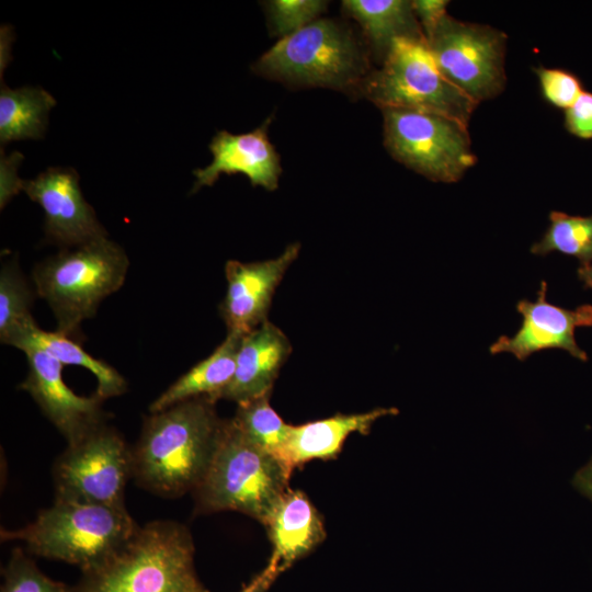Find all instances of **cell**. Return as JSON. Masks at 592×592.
<instances>
[{
  "instance_id": "cell-1",
  "label": "cell",
  "mask_w": 592,
  "mask_h": 592,
  "mask_svg": "<svg viewBox=\"0 0 592 592\" xmlns=\"http://www.w3.org/2000/svg\"><path fill=\"white\" fill-rule=\"evenodd\" d=\"M215 403L197 397L146 417L132 448V478L139 487L164 498H178L198 487L225 423Z\"/></svg>"
},
{
  "instance_id": "cell-2",
  "label": "cell",
  "mask_w": 592,
  "mask_h": 592,
  "mask_svg": "<svg viewBox=\"0 0 592 592\" xmlns=\"http://www.w3.org/2000/svg\"><path fill=\"white\" fill-rule=\"evenodd\" d=\"M73 592H207L194 566L189 530L158 520L96 566L82 571Z\"/></svg>"
},
{
  "instance_id": "cell-3",
  "label": "cell",
  "mask_w": 592,
  "mask_h": 592,
  "mask_svg": "<svg viewBox=\"0 0 592 592\" xmlns=\"http://www.w3.org/2000/svg\"><path fill=\"white\" fill-rule=\"evenodd\" d=\"M371 50L346 23L318 19L281 38L253 65L259 76L293 87H321L356 94L373 70Z\"/></svg>"
},
{
  "instance_id": "cell-4",
  "label": "cell",
  "mask_w": 592,
  "mask_h": 592,
  "mask_svg": "<svg viewBox=\"0 0 592 592\" xmlns=\"http://www.w3.org/2000/svg\"><path fill=\"white\" fill-rule=\"evenodd\" d=\"M138 524L125 506L55 499L24 527L0 532L2 542H22L30 554L87 570L122 547Z\"/></svg>"
},
{
  "instance_id": "cell-5",
  "label": "cell",
  "mask_w": 592,
  "mask_h": 592,
  "mask_svg": "<svg viewBox=\"0 0 592 592\" xmlns=\"http://www.w3.org/2000/svg\"><path fill=\"white\" fill-rule=\"evenodd\" d=\"M128 266L124 249L101 237L39 262L32 274L34 289L50 307L56 331L75 339L101 301L122 287Z\"/></svg>"
},
{
  "instance_id": "cell-6",
  "label": "cell",
  "mask_w": 592,
  "mask_h": 592,
  "mask_svg": "<svg viewBox=\"0 0 592 592\" xmlns=\"http://www.w3.org/2000/svg\"><path fill=\"white\" fill-rule=\"evenodd\" d=\"M291 471L226 420L209 467L193 491L197 512L237 511L265 523Z\"/></svg>"
},
{
  "instance_id": "cell-7",
  "label": "cell",
  "mask_w": 592,
  "mask_h": 592,
  "mask_svg": "<svg viewBox=\"0 0 592 592\" xmlns=\"http://www.w3.org/2000/svg\"><path fill=\"white\" fill-rule=\"evenodd\" d=\"M356 94L380 110L432 113L465 126L477 106L443 76L425 39H396L382 66L366 76Z\"/></svg>"
},
{
  "instance_id": "cell-8",
  "label": "cell",
  "mask_w": 592,
  "mask_h": 592,
  "mask_svg": "<svg viewBox=\"0 0 592 592\" xmlns=\"http://www.w3.org/2000/svg\"><path fill=\"white\" fill-rule=\"evenodd\" d=\"M384 144L407 168L435 182H456L476 163L464 124L432 113L383 109Z\"/></svg>"
},
{
  "instance_id": "cell-9",
  "label": "cell",
  "mask_w": 592,
  "mask_h": 592,
  "mask_svg": "<svg viewBox=\"0 0 592 592\" xmlns=\"http://www.w3.org/2000/svg\"><path fill=\"white\" fill-rule=\"evenodd\" d=\"M425 42L443 76L475 103L492 99L504 89L503 32L446 13L425 35Z\"/></svg>"
},
{
  "instance_id": "cell-10",
  "label": "cell",
  "mask_w": 592,
  "mask_h": 592,
  "mask_svg": "<svg viewBox=\"0 0 592 592\" xmlns=\"http://www.w3.org/2000/svg\"><path fill=\"white\" fill-rule=\"evenodd\" d=\"M132 448L106 422L67 444L53 466L55 499L125 506Z\"/></svg>"
},
{
  "instance_id": "cell-11",
  "label": "cell",
  "mask_w": 592,
  "mask_h": 592,
  "mask_svg": "<svg viewBox=\"0 0 592 592\" xmlns=\"http://www.w3.org/2000/svg\"><path fill=\"white\" fill-rule=\"evenodd\" d=\"M20 189L43 208L49 242L67 249L107 237L94 209L82 195L76 170L48 168L35 179L20 182Z\"/></svg>"
},
{
  "instance_id": "cell-12",
  "label": "cell",
  "mask_w": 592,
  "mask_h": 592,
  "mask_svg": "<svg viewBox=\"0 0 592 592\" xmlns=\"http://www.w3.org/2000/svg\"><path fill=\"white\" fill-rule=\"evenodd\" d=\"M29 372L20 388L30 394L42 412L62 434L67 444L106 422L102 401L96 394L83 397L64 382L62 364L37 348L23 350Z\"/></svg>"
},
{
  "instance_id": "cell-13",
  "label": "cell",
  "mask_w": 592,
  "mask_h": 592,
  "mask_svg": "<svg viewBox=\"0 0 592 592\" xmlns=\"http://www.w3.org/2000/svg\"><path fill=\"white\" fill-rule=\"evenodd\" d=\"M299 251L300 243L294 242L274 259L226 263L227 291L219 310L228 332L244 335L267 320L274 293Z\"/></svg>"
},
{
  "instance_id": "cell-14",
  "label": "cell",
  "mask_w": 592,
  "mask_h": 592,
  "mask_svg": "<svg viewBox=\"0 0 592 592\" xmlns=\"http://www.w3.org/2000/svg\"><path fill=\"white\" fill-rule=\"evenodd\" d=\"M546 292L547 284L542 281L536 301L521 299L516 304L523 316L522 326L513 337L501 335L493 342L489 348L491 354L508 352L525 361L535 352L560 349L588 361L587 353L576 342L574 330L592 326V306L582 305L573 310L557 307L546 300Z\"/></svg>"
},
{
  "instance_id": "cell-15",
  "label": "cell",
  "mask_w": 592,
  "mask_h": 592,
  "mask_svg": "<svg viewBox=\"0 0 592 592\" xmlns=\"http://www.w3.org/2000/svg\"><path fill=\"white\" fill-rule=\"evenodd\" d=\"M270 123L271 117L254 130L244 134L219 130L208 145L213 155L212 162L193 171L195 182L192 193L203 186H212L220 174L236 173L244 174L252 186L276 190L282 167L280 156L267 136Z\"/></svg>"
},
{
  "instance_id": "cell-16",
  "label": "cell",
  "mask_w": 592,
  "mask_h": 592,
  "mask_svg": "<svg viewBox=\"0 0 592 592\" xmlns=\"http://www.w3.org/2000/svg\"><path fill=\"white\" fill-rule=\"evenodd\" d=\"M292 345L285 333L269 320L241 339L235 375L220 399L242 403L270 395Z\"/></svg>"
},
{
  "instance_id": "cell-17",
  "label": "cell",
  "mask_w": 592,
  "mask_h": 592,
  "mask_svg": "<svg viewBox=\"0 0 592 592\" xmlns=\"http://www.w3.org/2000/svg\"><path fill=\"white\" fill-rule=\"evenodd\" d=\"M263 525L273 545L270 562L281 573L326 538L325 525L317 509L303 491L289 488L281 496Z\"/></svg>"
},
{
  "instance_id": "cell-18",
  "label": "cell",
  "mask_w": 592,
  "mask_h": 592,
  "mask_svg": "<svg viewBox=\"0 0 592 592\" xmlns=\"http://www.w3.org/2000/svg\"><path fill=\"white\" fill-rule=\"evenodd\" d=\"M397 413L396 408H376L291 425L280 460L292 473L295 467L312 459L335 458L350 434L366 435L378 419Z\"/></svg>"
},
{
  "instance_id": "cell-19",
  "label": "cell",
  "mask_w": 592,
  "mask_h": 592,
  "mask_svg": "<svg viewBox=\"0 0 592 592\" xmlns=\"http://www.w3.org/2000/svg\"><path fill=\"white\" fill-rule=\"evenodd\" d=\"M342 10L358 23L372 58L380 64L396 39H425L412 1L344 0Z\"/></svg>"
},
{
  "instance_id": "cell-20",
  "label": "cell",
  "mask_w": 592,
  "mask_h": 592,
  "mask_svg": "<svg viewBox=\"0 0 592 592\" xmlns=\"http://www.w3.org/2000/svg\"><path fill=\"white\" fill-rule=\"evenodd\" d=\"M242 337L227 332L226 339L209 356L179 377L151 402L150 413L197 397H208L215 402L219 400L235 375Z\"/></svg>"
},
{
  "instance_id": "cell-21",
  "label": "cell",
  "mask_w": 592,
  "mask_h": 592,
  "mask_svg": "<svg viewBox=\"0 0 592 592\" xmlns=\"http://www.w3.org/2000/svg\"><path fill=\"white\" fill-rule=\"evenodd\" d=\"M4 344L21 351L37 348L62 365H76L89 369L98 380L95 394L103 400L121 396L127 389L125 378L107 363L87 353L80 345V341L57 331H45L36 325L35 320L16 330Z\"/></svg>"
},
{
  "instance_id": "cell-22",
  "label": "cell",
  "mask_w": 592,
  "mask_h": 592,
  "mask_svg": "<svg viewBox=\"0 0 592 592\" xmlns=\"http://www.w3.org/2000/svg\"><path fill=\"white\" fill-rule=\"evenodd\" d=\"M56 100L41 87L0 90V141L39 139L44 137L48 113Z\"/></svg>"
},
{
  "instance_id": "cell-23",
  "label": "cell",
  "mask_w": 592,
  "mask_h": 592,
  "mask_svg": "<svg viewBox=\"0 0 592 592\" xmlns=\"http://www.w3.org/2000/svg\"><path fill=\"white\" fill-rule=\"evenodd\" d=\"M232 421L251 443L280 459L291 424L272 408L270 395L238 403Z\"/></svg>"
},
{
  "instance_id": "cell-24",
  "label": "cell",
  "mask_w": 592,
  "mask_h": 592,
  "mask_svg": "<svg viewBox=\"0 0 592 592\" xmlns=\"http://www.w3.org/2000/svg\"><path fill=\"white\" fill-rule=\"evenodd\" d=\"M549 221L543 238L531 247L533 254L546 255L558 251L578 258L581 264L592 262V216L551 212Z\"/></svg>"
},
{
  "instance_id": "cell-25",
  "label": "cell",
  "mask_w": 592,
  "mask_h": 592,
  "mask_svg": "<svg viewBox=\"0 0 592 592\" xmlns=\"http://www.w3.org/2000/svg\"><path fill=\"white\" fill-rule=\"evenodd\" d=\"M34 295L16 261L3 263L0 271V341L3 344L16 330L34 320L31 314Z\"/></svg>"
},
{
  "instance_id": "cell-26",
  "label": "cell",
  "mask_w": 592,
  "mask_h": 592,
  "mask_svg": "<svg viewBox=\"0 0 592 592\" xmlns=\"http://www.w3.org/2000/svg\"><path fill=\"white\" fill-rule=\"evenodd\" d=\"M1 592H73V588L44 574L21 548H14L2 570Z\"/></svg>"
},
{
  "instance_id": "cell-27",
  "label": "cell",
  "mask_w": 592,
  "mask_h": 592,
  "mask_svg": "<svg viewBox=\"0 0 592 592\" xmlns=\"http://www.w3.org/2000/svg\"><path fill=\"white\" fill-rule=\"evenodd\" d=\"M264 7L272 33L283 38L318 20L328 1L273 0L264 2Z\"/></svg>"
},
{
  "instance_id": "cell-28",
  "label": "cell",
  "mask_w": 592,
  "mask_h": 592,
  "mask_svg": "<svg viewBox=\"0 0 592 592\" xmlns=\"http://www.w3.org/2000/svg\"><path fill=\"white\" fill-rule=\"evenodd\" d=\"M535 72L544 99L551 105L569 109L582 94L583 88L580 79L570 71L558 68L538 67Z\"/></svg>"
},
{
  "instance_id": "cell-29",
  "label": "cell",
  "mask_w": 592,
  "mask_h": 592,
  "mask_svg": "<svg viewBox=\"0 0 592 592\" xmlns=\"http://www.w3.org/2000/svg\"><path fill=\"white\" fill-rule=\"evenodd\" d=\"M565 126L576 137L592 139V93L583 91L565 112Z\"/></svg>"
},
{
  "instance_id": "cell-30",
  "label": "cell",
  "mask_w": 592,
  "mask_h": 592,
  "mask_svg": "<svg viewBox=\"0 0 592 592\" xmlns=\"http://www.w3.org/2000/svg\"><path fill=\"white\" fill-rule=\"evenodd\" d=\"M448 1L445 0H414L412 1L413 12L422 27L424 37L446 14Z\"/></svg>"
},
{
  "instance_id": "cell-31",
  "label": "cell",
  "mask_w": 592,
  "mask_h": 592,
  "mask_svg": "<svg viewBox=\"0 0 592 592\" xmlns=\"http://www.w3.org/2000/svg\"><path fill=\"white\" fill-rule=\"evenodd\" d=\"M281 571L275 565L269 561L267 566L240 592H266Z\"/></svg>"
},
{
  "instance_id": "cell-32",
  "label": "cell",
  "mask_w": 592,
  "mask_h": 592,
  "mask_svg": "<svg viewBox=\"0 0 592 592\" xmlns=\"http://www.w3.org/2000/svg\"><path fill=\"white\" fill-rule=\"evenodd\" d=\"M572 486L578 492L592 501V457L574 474Z\"/></svg>"
},
{
  "instance_id": "cell-33",
  "label": "cell",
  "mask_w": 592,
  "mask_h": 592,
  "mask_svg": "<svg viewBox=\"0 0 592 592\" xmlns=\"http://www.w3.org/2000/svg\"><path fill=\"white\" fill-rule=\"evenodd\" d=\"M578 276L587 287L592 288V262L581 264L578 269Z\"/></svg>"
}]
</instances>
